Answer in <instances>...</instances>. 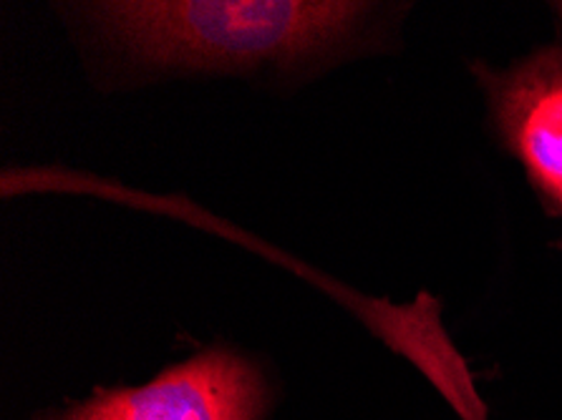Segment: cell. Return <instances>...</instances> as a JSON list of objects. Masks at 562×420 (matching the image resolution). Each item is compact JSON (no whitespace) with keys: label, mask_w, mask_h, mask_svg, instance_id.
<instances>
[{"label":"cell","mask_w":562,"mask_h":420,"mask_svg":"<svg viewBox=\"0 0 562 420\" xmlns=\"http://www.w3.org/2000/svg\"><path fill=\"white\" fill-rule=\"evenodd\" d=\"M119 68L134 79L252 76L311 79L383 46L394 11L315 0H157L76 5Z\"/></svg>","instance_id":"6da1fadb"},{"label":"cell","mask_w":562,"mask_h":420,"mask_svg":"<svg viewBox=\"0 0 562 420\" xmlns=\"http://www.w3.org/2000/svg\"><path fill=\"white\" fill-rule=\"evenodd\" d=\"M272 385L258 360L204 348L139 388H97L89 400L31 420H266Z\"/></svg>","instance_id":"7a4b0ae2"},{"label":"cell","mask_w":562,"mask_h":420,"mask_svg":"<svg viewBox=\"0 0 562 420\" xmlns=\"http://www.w3.org/2000/svg\"><path fill=\"white\" fill-rule=\"evenodd\" d=\"M472 73L487 101L490 124L502 149L513 154L544 212L562 214V43L492 68L474 64Z\"/></svg>","instance_id":"3957f363"},{"label":"cell","mask_w":562,"mask_h":420,"mask_svg":"<svg viewBox=\"0 0 562 420\" xmlns=\"http://www.w3.org/2000/svg\"><path fill=\"white\" fill-rule=\"evenodd\" d=\"M552 11H555V15H558L560 23H562V3H552Z\"/></svg>","instance_id":"277c9868"}]
</instances>
